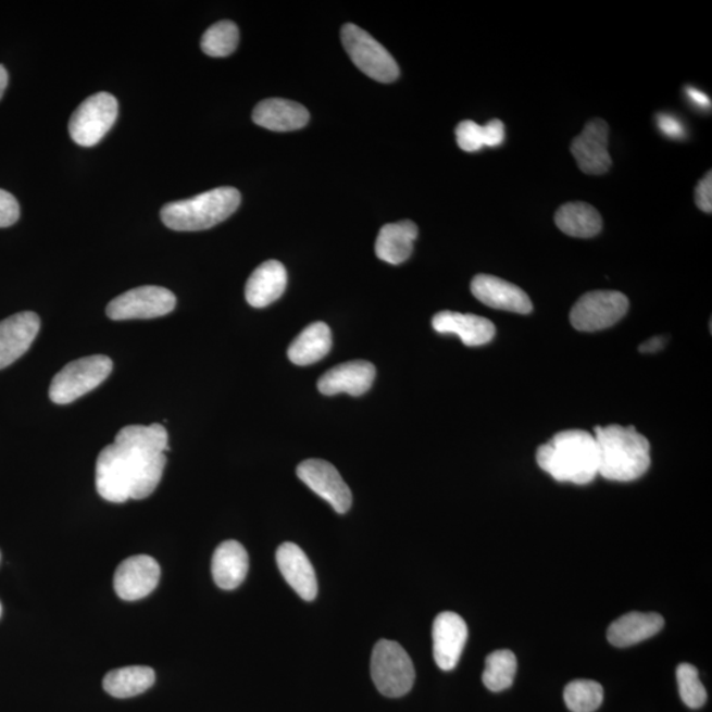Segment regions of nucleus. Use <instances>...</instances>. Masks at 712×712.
Wrapping results in <instances>:
<instances>
[{"mask_svg": "<svg viewBox=\"0 0 712 712\" xmlns=\"http://www.w3.org/2000/svg\"><path fill=\"white\" fill-rule=\"evenodd\" d=\"M154 671L150 666H126L109 672L103 678V689L114 698H133L151 689Z\"/></svg>", "mask_w": 712, "mask_h": 712, "instance_id": "cd10ccee", "label": "nucleus"}, {"mask_svg": "<svg viewBox=\"0 0 712 712\" xmlns=\"http://www.w3.org/2000/svg\"><path fill=\"white\" fill-rule=\"evenodd\" d=\"M9 85V73L4 70V66L0 65V99H2L5 89Z\"/></svg>", "mask_w": 712, "mask_h": 712, "instance_id": "58836bf2", "label": "nucleus"}, {"mask_svg": "<svg viewBox=\"0 0 712 712\" xmlns=\"http://www.w3.org/2000/svg\"><path fill=\"white\" fill-rule=\"evenodd\" d=\"M658 125L660 132L667 136V138L679 140L686 138V127L677 116L672 114H659Z\"/></svg>", "mask_w": 712, "mask_h": 712, "instance_id": "f704fd0d", "label": "nucleus"}, {"mask_svg": "<svg viewBox=\"0 0 712 712\" xmlns=\"http://www.w3.org/2000/svg\"><path fill=\"white\" fill-rule=\"evenodd\" d=\"M664 624V617L653 612H629L611 623L607 629V639L617 648L633 647L658 635Z\"/></svg>", "mask_w": 712, "mask_h": 712, "instance_id": "b1692460", "label": "nucleus"}, {"mask_svg": "<svg viewBox=\"0 0 712 712\" xmlns=\"http://www.w3.org/2000/svg\"><path fill=\"white\" fill-rule=\"evenodd\" d=\"M686 95L690 102L695 103L698 109L708 110L711 108V101L705 92L696 88H686Z\"/></svg>", "mask_w": 712, "mask_h": 712, "instance_id": "e433bc0d", "label": "nucleus"}, {"mask_svg": "<svg viewBox=\"0 0 712 712\" xmlns=\"http://www.w3.org/2000/svg\"><path fill=\"white\" fill-rule=\"evenodd\" d=\"M466 622L455 612H441L433 623V654L436 664L445 672L453 671L466 646Z\"/></svg>", "mask_w": 712, "mask_h": 712, "instance_id": "2eb2a0df", "label": "nucleus"}, {"mask_svg": "<svg viewBox=\"0 0 712 712\" xmlns=\"http://www.w3.org/2000/svg\"><path fill=\"white\" fill-rule=\"evenodd\" d=\"M278 570L288 585L308 602L317 598L318 584L312 562L303 550L293 542H284L276 552Z\"/></svg>", "mask_w": 712, "mask_h": 712, "instance_id": "a211bd4d", "label": "nucleus"}, {"mask_svg": "<svg viewBox=\"0 0 712 712\" xmlns=\"http://www.w3.org/2000/svg\"><path fill=\"white\" fill-rule=\"evenodd\" d=\"M696 203L704 213L712 212V173H705L702 182L696 188Z\"/></svg>", "mask_w": 712, "mask_h": 712, "instance_id": "c9c22d12", "label": "nucleus"}, {"mask_svg": "<svg viewBox=\"0 0 712 712\" xmlns=\"http://www.w3.org/2000/svg\"><path fill=\"white\" fill-rule=\"evenodd\" d=\"M609 125L603 120L587 123L584 132L572 142V153L586 175H604L612 165L609 152Z\"/></svg>", "mask_w": 712, "mask_h": 712, "instance_id": "4468645a", "label": "nucleus"}, {"mask_svg": "<svg viewBox=\"0 0 712 712\" xmlns=\"http://www.w3.org/2000/svg\"><path fill=\"white\" fill-rule=\"evenodd\" d=\"M123 451L132 472V499L141 500L157 490L170 450L168 433L163 425H129L117 433L114 442Z\"/></svg>", "mask_w": 712, "mask_h": 712, "instance_id": "f257e3e1", "label": "nucleus"}, {"mask_svg": "<svg viewBox=\"0 0 712 712\" xmlns=\"http://www.w3.org/2000/svg\"><path fill=\"white\" fill-rule=\"evenodd\" d=\"M40 332V318L22 312L0 322V370L9 367L29 350Z\"/></svg>", "mask_w": 712, "mask_h": 712, "instance_id": "dca6fc26", "label": "nucleus"}, {"mask_svg": "<svg viewBox=\"0 0 712 712\" xmlns=\"http://www.w3.org/2000/svg\"><path fill=\"white\" fill-rule=\"evenodd\" d=\"M161 569L150 555H134L117 566L114 575L116 596L134 602L150 596L158 587Z\"/></svg>", "mask_w": 712, "mask_h": 712, "instance_id": "ddd939ff", "label": "nucleus"}, {"mask_svg": "<svg viewBox=\"0 0 712 712\" xmlns=\"http://www.w3.org/2000/svg\"><path fill=\"white\" fill-rule=\"evenodd\" d=\"M239 45V29L230 21L215 23L202 36L201 48L210 58H227Z\"/></svg>", "mask_w": 712, "mask_h": 712, "instance_id": "7c9ffc66", "label": "nucleus"}, {"mask_svg": "<svg viewBox=\"0 0 712 712\" xmlns=\"http://www.w3.org/2000/svg\"><path fill=\"white\" fill-rule=\"evenodd\" d=\"M555 225L570 237L588 239L602 232L603 221L598 210L585 202H570L555 213Z\"/></svg>", "mask_w": 712, "mask_h": 712, "instance_id": "bb28decb", "label": "nucleus"}, {"mask_svg": "<svg viewBox=\"0 0 712 712\" xmlns=\"http://www.w3.org/2000/svg\"><path fill=\"white\" fill-rule=\"evenodd\" d=\"M666 339L664 337H653L644 342L640 346V352L644 354H652V352H658L661 349H664Z\"/></svg>", "mask_w": 712, "mask_h": 712, "instance_id": "4c0bfd02", "label": "nucleus"}, {"mask_svg": "<svg viewBox=\"0 0 712 712\" xmlns=\"http://www.w3.org/2000/svg\"><path fill=\"white\" fill-rule=\"evenodd\" d=\"M288 274L277 260L259 265L246 284V300L253 308H265L280 299L287 288Z\"/></svg>", "mask_w": 712, "mask_h": 712, "instance_id": "4be33fe9", "label": "nucleus"}, {"mask_svg": "<svg viewBox=\"0 0 712 712\" xmlns=\"http://www.w3.org/2000/svg\"><path fill=\"white\" fill-rule=\"evenodd\" d=\"M340 39L352 63L370 78L389 84L400 76L399 65L392 54L361 27L345 24Z\"/></svg>", "mask_w": 712, "mask_h": 712, "instance_id": "0eeeda50", "label": "nucleus"}, {"mask_svg": "<svg viewBox=\"0 0 712 712\" xmlns=\"http://www.w3.org/2000/svg\"><path fill=\"white\" fill-rule=\"evenodd\" d=\"M375 376L376 369L373 363L365 361L342 363L320 377L318 389L326 396L342 392L362 396L373 387Z\"/></svg>", "mask_w": 712, "mask_h": 712, "instance_id": "6ab92c4d", "label": "nucleus"}, {"mask_svg": "<svg viewBox=\"0 0 712 712\" xmlns=\"http://www.w3.org/2000/svg\"><path fill=\"white\" fill-rule=\"evenodd\" d=\"M18 216H21V208L16 198L9 191L0 189V228L14 225Z\"/></svg>", "mask_w": 712, "mask_h": 712, "instance_id": "72a5a7b5", "label": "nucleus"}, {"mask_svg": "<svg viewBox=\"0 0 712 712\" xmlns=\"http://www.w3.org/2000/svg\"><path fill=\"white\" fill-rule=\"evenodd\" d=\"M603 687L590 679L573 680L566 686L563 698L573 712H594L603 702Z\"/></svg>", "mask_w": 712, "mask_h": 712, "instance_id": "2f4dec72", "label": "nucleus"}, {"mask_svg": "<svg viewBox=\"0 0 712 712\" xmlns=\"http://www.w3.org/2000/svg\"><path fill=\"white\" fill-rule=\"evenodd\" d=\"M627 296L617 290H594L582 296L570 312V322L579 332H599L614 326L628 312Z\"/></svg>", "mask_w": 712, "mask_h": 712, "instance_id": "6e6552de", "label": "nucleus"}, {"mask_svg": "<svg viewBox=\"0 0 712 712\" xmlns=\"http://www.w3.org/2000/svg\"><path fill=\"white\" fill-rule=\"evenodd\" d=\"M433 329L439 334H453L470 348L487 345L495 337V326L490 320L475 314L458 312H439L433 317Z\"/></svg>", "mask_w": 712, "mask_h": 712, "instance_id": "aec40b11", "label": "nucleus"}, {"mask_svg": "<svg viewBox=\"0 0 712 712\" xmlns=\"http://www.w3.org/2000/svg\"><path fill=\"white\" fill-rule=\"evenodd\" d=\"M419 237V227L412 221L389 223L377 235L376 257L388 264L399 265L410 259L413 243Z\"/></svg>", "mask_w": 712, "mask_h": 712, "instance_id": "393cba45", "label": "nucleus"}, {"mask_svg": "<svg viewBox=\"0 0 712 712\" xmlns=\"http://www.w3.org/2000/svg\"><path fill=\"white\" fill-rule=\"evenodd\" d=\"M113 371V361L107 355H91L67 363L53 377L49 398L54 404L65 405L83 398L101 386Z\"/></svg>", "mask_w": 712, "mask_h": 712, "instance_id": "39448f33", "label": "nucleus"}, {"mask_svg": "<svg viewBox=\"0 0 712 712\" xmlns=\"http://www.w3.org/2000/svg\"><path fill=\"white\" fill-rule=\"evenodd\" d=\"M371 676L383 696L399 698L412 690L416 672L407 650L399 642H376L371 658Z\"/></svg>", "mask_w": 712, "mask_h": 712, "instance_id": "423d86ee", "label": "nucleus"}, {"mask_svg": "<svg viewBox=\"0 0 712 712\" xmlns=\"http://www.w3.org/2000/svg\"><path fill=\"white\" fill-rule=\"evenodd\" d=\"M297 476L340 515L349 512L352 504L350 487L332 463L322 460L303 461L297 467Z\"/></svg>", "mask_w": 712, "mask_h": 712, "instance_id": "9b49d317", "label": "nucleus"}, {"mask_svg": "<svg viewBox=\"0 0 712 712\" xmlns=\"http://www.w3.org/2000/svg\"><path fill=\"white\" fill-rule=\"evenodd\" d=\"M97 491L111 503H126L132 499L133 478L123 451L115 444L98 455L96 470Z\"/></svg>", "mask_w": 712, "mask_h": 712, "instance_id": "f8f14e48", "label": "nucleus"}, {"mask_svg": "<svg viewBox=\"0 0 712 712\" xmlns=\"http://www.w3.org/2000/svg\"><path fill=\"white\" fill-rule=\"evenodd\" d=\"M176 302V296L170 289L145 285L111 300L107 314L113 321L158 318L170 314Z\"/></svg>", "mask_w": 712, "mask_h": 712, "instance_id": "9d476101", "label": "nucleus"}, {"mask_svg": "<svg viewBox=\"0 0 712 712\" xmlns=\"http://www.w3.org/2000/svg\"><path fill=\"white\" fill-rule=\"evenodd\" d=\"M598 474L615 482L641 478L650 466V445L634 426H597Z\"/></svg>", "mask_w": 712, "mask_h": 712, "instance_id": "f03ea898", "label": "nucleus"}, {"mask_svg": "<svg viewBox=\"0 0 712 712\" xmlns=\"http://www.w3.org/2000/svg\"><path fill=\"white\" fill-rule=\"evenodd\" d=\"M537 463L555 480L587 485L598 475L596 438L585 430L561 432L538 448Z\"/></svg>", "mask_w": 712, "mask_h": 712, "instance_id": "7ed1b4c3", "label": "nucleus"}, {"mask_svg": "<svg viewBox=\"0 0 712 712\" xmlns=\"http://www.w3.org/2000/svg\"><path fill=\"white\" fill-rule=\"evenodd\" d=\"M457 142L464 152H478L483 147H499L505 140L503 122L492 120L486 126L473 121H463L455 129Z\"/></svg>", "mask_w": 712, "mask_h": 712, "instance_id": "c85d7f7f", "label": "nucleus"}, {"mask_svg": "<svg viewBox=\"0 0 712 712\" xmlns=\"http://www.w3.org/2000/svg\"><path fill=\"white\" fill-rule=\"evenodd\" d=\"M309 117V111L302 104L282 98L264 99L252 113V120L258 126L276 133L296 132L305 127Z\"/></svg>", "mask_w": 712, "mask_h": 712, "instance_id": "412c9836", "label": "nucleus"}, {"mask_svg": "<svg viewBox=\"0 0 712 712\" xmlns=\"http://www.w3.org/2000/svg\"><path fill=\"white\" fill-rule=\"evenodd\" d=\"M332 346L330 327L324 322H314L289 346L288 358L296 365L317 363L329 354Z\"/></svg>", "mask_w": 712, "mask_h": 712, "instance_id": "a878e982", "label": "nucleus"}, {"mask_svg": "<svg viewBox=\"0 0 712 712\" xmlns=\"http://www.w3.org/2000/svg\"><path fill=\"white\" fill-rule=\"evenodd\" d=\"M0 616H2V604H0Z\"/></svg>", "mask_w": 712, "mask_h": 712, "instance_id": "ea45409f", "label": "nucleus"}, {"mask_svg": "<svg viewBox=\"0 0 712 712\" xmlns=\"http://www.w3.org/2000/svg\"><path fill=\"white\" fill-rule=\"evenodd\" d=\"M116 117V98L110 92H97L74 111L70 121L72 139L78 146H96L114 126Z\"/></svg>", "mask_w": 712, "mask_h": 712, "instance_id": "1a4fd4ad", "label": "nucleus"}, {"mask_svg": "<svg viewBox=\"0 0 712 712\" xmlns=\"http://www.w3.org/2000/svg\"><path fill=\"white\" fill-rule=\"evenodd\" d=\"M472 292L475 299L499 311L529 314L534 309L528 295L522 288L497 276H475Z\"/></svg>", "mask_w": 712, "mask_h": 712, "instance_id": "f3484780", "label": "nucleus"}, {"mask_svg": "<svg viewBox=\"0 0 712 712\" xmlns=\"http://www.w3.org/2000/svg\"><path fill=\"white\" fill-rule=\"evenodd\" d=\"M249 554L238 541H225L215 549L212 574L215 585L222 590H234L243 584L249 573Z\"/></svg>", "mask_w": 712, "mask_h": 712, "instance_id": "5701e85b", "label": "nucleus"}, {"mask_svg": "<svg viewBox=\"0 0 712 712\" xmlns=\"http://www.w3.org/2000/svg\"><path fill=\"white\" fill-rule=\"evenodd\" d=\"M240 201L238 189L216 188L189 200L168 203L161 209V221L175 232L208 230L237 212Z\"/></svg>", "mask_w": 712, "mask_h": 712, "instance_id": "20e7f679", "label": "nucleus"}, {"mask_svg": "<svg viewBox=\"0 0 712 712\" xmlns=\"http://www.w3.org/2000/svg\"><path fill=\"white\" fill-rule=\"evenodd\" d=\"M517 671L516 655L511 650H495L486 659L485 672H483V684L488 690L499 692L508 689L513 684Z\"/></svg>", "mask_w": 712, "mask_h": 712, "instance_id": "c756f323", "label": "nucleus"}, {"mask_svg": "<svg viewBox=\"0 0 712 712\" xmlns=\"http://www.w3.org/2000/svg\"><path fill=\"white\" fill-rule=\"evenodd\" d=\"M677 683L679 696L687 708H702L705 699H708V692H705L704 686L699 679L697 667L691 664H680L677 667Z\"/></svg>", "mask_w": 712, "mask_h": 712, "instance_id": "473e14b6", "label": "nucleus"}]
</instances>
